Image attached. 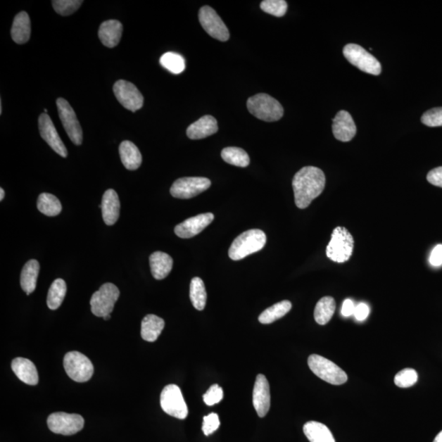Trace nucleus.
Returning <instances> with one entry per match:
<instances>
[{
	"mask_svg": "<svg viewBox=\"0 0 442 442\" xmlns=\"http://www.w3.org/2000/svg\"><path fill=\"white\" fill-rule=\"evenodd\" d=\"M430 263L431 265L441 266L442 265V245L439 244L436 246L433 252H431L430 255Z\"/></svg>",
	"mask_w": 442,
	"mask_h": 442,
	"instance_id": "obj_44",
	"label": "nucleus"
},
{
	"mask_svg": "<svg viewBox=\"0 0 442 442\" xmlns=\"http://www.w3.org/2000/svg\"><path fill=\"white\" fill-rule=\"evenodd\" d=\"M220 419L217 414L212 413L203 418V431L206 436L213 434L220 427Z\"/></svg>",
	"mask_w": 442,
	"mask_h": 442,
	"instance_id": "obj_41",
	"label": "nucleus"
},
{
	"mask_svg": "<svg viewBox=\"0 0 442 442\" xmlns=\"http://www.w3.org/2000/svg\"><path fill=\"white\" fill-rule=\"evenodd\" d=\"M303 431L310 442H335L328 427L319 422H308L304 425Z\"/></svg>",
	"mask_w": 442,
	"mask_h": 442,
	"instance_id": "obj_27",
	"label": "nucleus"
},
{
	"mask_svg": "<svg viewBox=\"0 0 442 442\" xmlns=\"http://www.w3.org/2000/svg\"><path fill=\"white\" fill-rule=\"evenodd\" d=\"M199 22L210 37L220 42H227L229 32L227 27L213 8L204 6L200 9Z\"/></svg>",
	"mask_w": 442,
	"mask_h": 442,
	"instance_id": "obj_13",
	"label": "nucleus"
},
{
	"mask_svg": "<svg viewBox=\"0 0 442 442\" xmlns=\"http://www.w3.org/2000/svg\"><path fill=\"white\" fill-rule=\"evenodd\" d=\"M165 327V321L155 315L145 316L141 324V336L144 340L153 343L157 341Z\"/></svg>",
	"mask_w": 442,
	"mask_h": 442,
	"instance_id": "obj_26",
	"label": "nucleus"
},
{
	"mask_svg": "<svg viewBox=\"0 0 442 442\" xmlns=\"http://www.w3.org/2000/svg\"><path fill=\"white\" fill-rule=\"evenodd\" d=\"M39 130L42 139L50 147L63 158L68 157V150L57 132L51 118L46 113H42L39 118Z\"/></svg>",
	"mask_w": 442,
	"mask_h": 442,
	"instance_id": "obj_15",
	"label": "nucleus"
},
{
	"mask_svg": "<svg viewBox=\"0 0 442 442\" xmlns=\"http://www.w3.org/2000/svg\"><path fill=\"white\" fill-rule=\"evenodd\" d=\"M247 106L251 114L264 122H277L284 115L282 105L269 94L254 95L248 99Z\"/></svg>",
	"mask_w": 442,
	"mask_h": 442,
	"instance_id": "obj_3",
	"label": "nucleus"
},
{
	"mask_svg": "<svg viewBox=\"0 0 442 442\" xmlns=\"http://www.w3.org/2000/svg\"><path fill=\"white\" fill-rule=\"evenodd\" d=\"M343 55L350 63L360 71L374 75H379L381 72L379 60L358 44H346L343 49Z\"/></svg>",
	"mask_w": 442,
	"mask_h": 442,
	"instance_id": "obj_7",
	"label": "nucleus"
},
{
	"mask_svg": "<svg viewBox=\"0 0 442 442\" xmlns=\"http://www.w3.org/2000/svg\"><path fill=\"white\" fill-rule=\"evenodd\" d=\"M421 122L429 127H442V108L429 110L422 115Z\"/></svg>",
	"mask_w": 442,
	"mask_h": 442,
	"instance_id": "obj_39",
	"label": "nucleus"
},
{
	"mask_svg": "<svg viewBox=\"0 0 442 442\" xmlns=\"http://www.w3.org/2000/svg\"><path fill=\"white\" fill-rule=\"evenodd\" d=\"M210 180L204 177H184L175 180L170 188L174 198L189 199L196 197L210 188Z\"/></svg>",
	"mask_w": 442,
	"mask_h": 442,
	"instance_id": "obj_12",
	"label": "nucleus"
},
{
	"mask_svg": "<svg viewBox=\"0 0 442 442\" xmlns=\"http://www.w3.org/2000/svg\"><path fill=\"white\" fill-rule=\"evenodd\" d=\"M334 137L341 142H349L355 137L356 127L354 120L346 110H341L333 120Z\"/></svg>",
	"mask_w": 442,
	"mask_h": 442,
	"instance_id": "obj_18",
	"label": "nucleus"
},
{
	"mask_svg": "<svg viewBox=\"0 0 442 442\" xmlns=\"http://www.w3.org/2000/svg\"><path fill=\"white\" fill-rule=\"evenodd\" d=\"M149 263L151 272L153 278L158 280L167 278L173 267L172 257L163 252H156L151 255Z\"/></svg>",
	"mask_w": 442,
	"mask_h": 442,
	"instance_id": "obj_23",
	"label": "nucleus"
},
{
	"mask_svg": "<svg viewBox=\"0 0 442 442\" xmlns=\"http://www.w3.org/2000/svg\"><path fill=\"white\" fill-rule=\"evenodd\" d=\"M434 442H442V431L436 436Z\"/></svg>",
	"mask_w": 442,
	"mask_h": 442,
	"instance_id": "obj_46",
	"label": "nucleus"
},
{
	"mask_svg": "<svg viewBox=\"0 0 442 442\" xmlns=\"http://www.w3.org/2000/svg\"><path fill=\"white\" fill-rule=\"evenodd\" d=\"M427 179L430 184L442 188V167L431 170L427 175Z\"/></svg>",
	"mask_w": 442,
	"mask_h": 442,
	"instance_id": "obj_42",
	"label": "nucleus"
},
{
	"mask_svg": "<svg viewBox=\"0 0 442 442\" xmlns=\"http://www.w3.org/2000/svg\"><path fill=\"white\" fill-rule=\"evenodd\" d=\"M120 160L125 168L130 170H137L142 164V155L137 145L125 140L120 144Z\"/></svg>",
	"mask_w": 442,
	"mask_h": 442,
	"instance_id": "obj_25",
	"label": "nucleus"
},
{
	"mask_svg": "<svg viewBox=\"0 0 442 442\" xmlns=\"http://www.w3.org/2000/svg\"><path fill=\"white\" fill-rule=\"evenodd\" d=\"M57 107L60 119L70 139L75 145H80L83 141V132L80 127L75 110L66 99L59 98Z\"/></svg>",
	"mask_w": 442,
	"mask_h": 442,
	"instance_id": "obj_11",
	"label": "nucleus"
},
{
	"mask_svg": "<svg viewBox=\"0 0 442 442\" xmlns=\"http://www.w3.org/2000/svg\"><path fill=\"white\" fill-rule=\"evenodd\" d=\"M326 179L322 170L305 167L296 172L293 179L295 203L300 209L308 208L312 201L322 194Z\"/></svg>",
	"mask_w": 442,
	"mask_h": 442,
	"instance_id": "obj_1",
	"label": "nucleus"
},
{
	"mask_svg": "<svg viewBox=\"0 0 442 442\" xmlns=\"http://www.w3.org/2000/svg\"><path fill=\"white\" fill-rule=\"evenodd\" d=\"M418 381V374L414 369H405L395 376V384L401 389L410 388Z\"/></svg>",
	"mask_w": 442,
	"mask_h": 442,
	"instance_id": "obj_38",
	"label": "nucleus"
},
{
	"mask_svg": "<svg viewBox=\"0 0 442 442\" xmlns=\"http://www.w3.org/2000/svg\"><path fill=\"white\" fill-rule=\"evenodd\" d=\"M55 12L62 16H69L82 6L83 1L80 0H53L52 1Z\"/></svg>",
	"mask_w": 442,
	"mask_h": 442,
	"instance_id": "obj_37",
	"label": "nucleus"
},
{
	"mask_svg": "<svg viewBox=\"0 0 442 442\" xmlns=\"http://www.w3.org/2000/svg\"><path fill=\"white\" fill-rule=\"evenodd\" d=\"M223 389L217 384H214L203 395V400L206 405L212 406L218 404L223 399Z\"/></svg>",
	"mask_w": 442,
	"mask_h": 442,
	"instance_id": "obj_40",
	"label": "nucleus"
},
{
	"mask_svg": "<svg viewBox=\"0 0 442 442\" xmlns=\"http://www.w3.org/2000/svg\"><path fill=\"white\" fill-rule=\"evenodd\" d=\"M221 157L225 163L239 168H247L250 163V158L242 149L237 147L225 148L221 152Z\"/></svg>",
	"mask_w": 442,
	"mask_h": 442,
	"instance_id": "obj_34",
	"label": "nucleus"
},
{
	"mask_svg": "<svg viewBox=\"0 0 442 442\" xmlns=\"http://www.w3.org/2000/svg\"><path fill=\"white\" fill-rule=\"evenodd\" d=\"M39 272V264L37 260H29L24 265L21 274V286L27 295L36 290Z\"/></svg>",
	"mask_w": 442,
	"mask_h": 442,
	"instance_id": "obj_28",
	"label": "nucleus"
},
{
	"mask_svg": "<svg viewBox=\"0 0 442 442\" xmlns=\"http://www.w3.org/2000/svg\"><path fill=\"white\" fill-rule=\"evenodd\" d=\"M110 318V315L104 316V317H103V319L105 320H108Z\"/></svg>",
	"mask_w": 442,
	"mask_h": 442,
	"instance_id": "obj_48",
	"label": "nucleus"
},
{
	"mask_svg": "<svg viewBox=\"0 0 442 442\" xmlns=\"http://www.w3.org/2000/svg\"><path fill=\"white\" fill-rule=\"evenodd\" d=\"M336 310L335 300L332 296H324L316 304L314 316L316 322L320 325L328 324L333 317Z\"/></svg>",
	"mask_w": 442,
	"mask_h": 442,
	"instance_id": "obj_29",
	"label": "nucleus"
},
{
	"mask_svg": "<svg viewBox=\"0 0 442 442\" xmlns=\"http://www.w3.org/2000/svg\"><path fill=\"white\" fill-rule=\"evenodd\" d=\"M308 365L311 371L327 383L333 385L344 384L348 381V375L331 360L319 355H311L308 358Z\"/></svg>",
	"mask_w": 442,
	"mask_h": 442,
	"instance_id": "obj_5",
	"label": "nucleus"
},
{
	"mask_svg": "<svg viewBox=\"0 0 442 442\" xmlns=\"http://www.w3.org/2000/svg\"><path fill=\"white\" fill-rule=\"evenodd\" d=\"M160 63L164 68L175 75L183 72L185 69L184 58L182 55L174 52L164 53L160 58Z\"/></svg>",
	"mask_w": 442,
	"mask_h": 442,
	"instance_id": "obj_35",
	"label": "nucleus"
},
{
	"mask_svg": "<svg viewBox=\"0 0 442 442\" xmlns=\"http://www.w3.org/2000/svg\"><path fill=\"white\" fill-rule=\"evenodd\" d=\"M31 20L26 12L19 13L14 18L11 36L15 43L26 44L31 37Z\"/></svg>",
	"mask_w": 442,
	"mask_h": 442,
	"instance_id": "obj_24",
	"label": "nucleus"
},
{
	"mask_svg": "<svg viewBox=\"0 0 442 442\" xmlns=\"http://www.w3.org/2000/svg\"><path fill=\"white\" fill-rule=\"evenodd\" d=\"M370 308L365 303H360L355 306L354 311L355 318L359 321H363L368 317Z\"/></svg>",
	"mask_w": 442,
	"mask_h": 442,
	"instance_id": "obj_43",
	"label": "nucleus"
},
{
	"mask_svg": "<svg viewBox=\"0 0 442 442\" xmlns=\"http://www.w3.org/2000/svg\"><path fill=\"white\" fill-rule=\"evenodd\" d=\"M292 309V303L289 301H282L266 309L259 316L260 323L269 324L274 322L284 315H287Z\"/></svg>",
	"mask_w": 442,
	"mask_h": 442,
	"instance_id": "obj_30",
	"label": "nucleus"
},
{
	"mask_svg": "<svg viewBox=\"0 0 442 442\" xmlns=\"http://www.w3.org/2000/svg\"><path fill=\"white\" fill-rule=\"evenodd\" d=\"M355 305L353 301L346 299L343 304V308H341V315L345 317H349V316L354 315Z\"/></svg>",
	"mask_w": 442,
	"mask_h": 442,
	"instance_id": "obj_45",
	"label": "nucleus"
},
{
	"mask_svg": "<svg viewBox=\"0 0 442 442\" xmlns=\"http://www.w3.org/2000/svg\"><path fill=\"white\" fill-rule=\"evenodd\" d=\"M253 405L260 418L268 414L270 407V391L267 379L263 374H258L253 389Z\"/></svg>",
	"mask_w": 442,
	"mask_h": 442,
	"instance_id": "obj_17",
	"label": "nucleus"
},
{
	"mask_svg": "<svg viewBox=\"0 0 442 442\" xmlns=\"http://www.w3.org/2000/svg\"><path fill=\"white\" fill-rule=\"evenodd\" d=\"M47 424L53 434L71 436L83 429L84 420L80 415L57 412L49 416Z\"/></svg>",
	"mask_w": 442,
	"mask_h": 442,
	"instance_id": "obj_10",
	"label": "nucleus"
},
{
	"mask_svg": "<svg viewBox=\"0 0 442 442\" xmlns=\"http://www.w3.org/2000/svg\"><path fill=\"white\" fill-rule=\"evenodd\" d=\"M213 213H204L185 220L184 222L177 225L175 233L182 239H190L198 235L214 220Z\"/></svg>",
	"mask_w": 442,
	"mask_h": 442,
	"instance_id": "obj_16",
	"label": "nucleus"
},
{
	"mask_svg": "<svg viewBox=\"0 0 442 442\" xmlns=\"http://www.w3.org/2000/svg\"><path fill=\"white\" fill-rule=\"evenodd\" d=\"M5 192L4 190L1 188L0 189V200H3L4 198Z\"/></svg>",
	"mask_w": 442,
	"mask_h": 442,
	"instance_id": "obj_47",
	"label": "nucleus"
},
{
	"mask_svg": "<svg viewBox=\"0 0 442 442\" xmlns=\"http://www.w3.org/2000/svg\"><path fill=\"white\" fill-rule=\"evenodd\" d=\"M218 129L217 119L207 115L189 125L187 135L190 139H202L217 133Z\"/></svg>",
	"mask_w": 442,
	"mask_h": 442,
	"instance_id": "obj_19",
	"label": "nucleus"
},
{
	"mask_svg": "<svg viewBox=\"0 0 442 442\" xmlns=\"http://www.w3.org/2000/svg\"><path fill=\"white\" fill-rule=\"evenodd\" d=\"M260 8L266 13L281 18L287 13L288 3L284 0H264L260 4Z\"/></svg>",
	"mask_w": 442,
	"mask_h": 442,
	"instance_id": "obj_36",
	"label": "nucleus"
},
{
	"mask_svg": "<svg viewBox=\"0 0 442 442\" xmlns=\"http://www.w3.org/2000/svg\"><path fill=\"white\" fill-rule=\"evenodd\" d=\"M120 291L113 284H104L90 300L91 311L98 317H104L113 312L115 303L119 298Z\"/></svg>",
	"mask_w": 442,
	"mask_h": 442,
	"instance_id": "obj_9",
	"label": "nucleus"
},
{
	"mask_svg": "<svg viewBox=\"0 0 442 442\" xmlns=\"http://www.w3.org/2000/svg\"><path fill=\"white\" fill-rule=\"evenodd\" d=\"M120 200L117 192L113 189H108L103 196L101 209L103 218L107 225H113L117 223L120 215Z\"/></svg>",
	"mask_w": 442,
	"mask_h": 442,
	"instance_id": "obj_21",
	"label": "nucleus"
},
{
	"mask_svg": "<svg viewBox=\"0 0 442 442\" xmlns=\"http://www.w3.org/2000/svg\"><path fill=\"white\" fill-rule=\"evenodd\" d=\"M266 235L260 229H249L238 236L231 244L229 257L234 260H239L251 254L259 252L265 247Z\"/></svg>",
	"mask_w": 442,
	"mask_h": 442,
	"instance_id": "obj_2",
	"label": "nucleus"
},
{
	"mask_svg": "<svg viewBox=\"0 0 442 442\" xmlns=\"http://www.w3.org/2000/svg\"><path fill=\"white\" fill-rule=\"evenodd\" d=\"M12 370L23 383L31 386L38 384V372L31 360L22 358L14 359L12 362Z\"/></svg>",
	"mask_w": 442,
	"mask_h": 442,
	"instance_id": "obj_22",
	"label": "nucleus"
},
{
	"mask_svg": "<svg viewBox=\"0 0 442 442\" xmlns=\"http://www.w3.org/2000/svg\"><path fill=\"white\" fill-rule=\"evenodd\" d=\"M64 369L67 374L77 383H84L92 378L94 365L90 360L78 351H71L64 356Z\"/></svg>",
	"mask_w": 442,
	"mask_h": 442,
	"instance_id": "obj_8",
	"label": "nucleus"
},
{
	"mask_svg": "<svg viewBox=\"0 0 442 442\" xmlns=\"http://www.w3.org/2000/svg\"><path fill=\"white\" fill-rule=\"evenodd\" d=\"M113 92L118 102L125 108L134 113L142 108L144 97L137 87L127 80H120L115 83Z\"/></svg>",
	"mask_w": 442,
	"mask_h": 442,
	"instance_id": "obj_14",
	"label": "nucleus"
},
{
	"mask_svg": "<svg viewBox=\"0 0 442 442\" xmlns=\"http://www.w3.org/2000/svg\"><path fill=\"white\" fill-rule=\"evenodd\" d=\"M37 208L40 213L48 217H56L62 212L61 203L51 194H40L38 198Z\"/></svg>",
	"mask_w": 442,
	"mask_h": 442,
	"instance_id": "obj_31",
	"label": "nucleus"
},
{
	"mask_svg": "<svg viewBox=\"0 0 442 442\" xmlns=\"http://www.w3.org/2000/svg\"><path fill=\"white\" fill-rule=\"evenodd\" d=\"M122 32V23L118 20H108L100 25L99 37L105 46L114 48L120 43Z\"/></svg>",
	"mask_w": 442,
	"mask_h": 442,
	"instance_id": "obj_20",
	"label": "nucleus"
},
{
	"mask_svg": "<svg viewBox=\"0 0 442 442\" xmlns=\"http://www.w3.org/2000/svg\"><path fill=\"white\" fill-rule=\"evenodd\" d=\"M189 296L190 300L196 309L203 310L205 308L208 295L202 279L195 277L191 281Z\"/></svg>",
	"mask_w": 442,
	"mask_h": 442,
	"instance_id": "obj_33",
	"label": "nucleus"
},
{
	"mask_svg": "<svg viewBox=\"0 0 442 442\" xmlns=\"http://www.w3.org/2000/svg\"><path fill=\"white\" fill-rule=\"evenodd\" d=\"M354 251V239L349 231L344 227H336L332 233V237L326 255L336 263H344L349 260Z\"/></svg>",
	"mask_w": 442,
	"mask_h": 442,
	"instance_id": "obj_4",
	"label": "nucleus"
},
{
	"mask_svg": "<svg viewBox=\"0 0 442 442\" xmlns=\"http://www.w3.org/2000/svg\"><path fill=\"white\" fill-rule=\"evenodd\" d=\"M160 403L165 413L179 419L187 418L188 406L184 399L182 390L177 385L170 384L165 386L160 393Z\"/></svg>",
	"mask_w": 442,
	"mask_h": 442,
	"instance_id": "obj_6",
	"label": "nucleus"
},
{
	"mask_svg": "<svg viewBox=\"0 0 442 442\" xmlns=\"http://www.w3.org/2000/svg\"><path fill=\"white\" fill-rule=\"evenodd\" d=\"M66 293L67 284L65 281L62 279L54 280L49 290L47 298L49 308L51 310L58 309L62 305Z\"/></svg>",
	"mask_w": 442,
	"mask_h": 442,
	"instance_id": "obj_32",
	"label": "nucleus"
}]
</instances>
